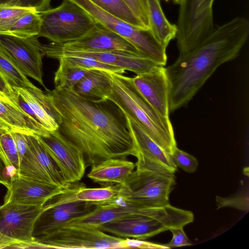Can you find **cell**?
<instances>
[{"label":"cell","mask_w":249,"mask_h":249,"mask_svg":"<svg viewBox=\"0 0 249 249\" xmlns=\"http://www.w3.org/2000/svg\"><path fill=\"white\" fill-rule=\"evenodd\" d=\"M166 0V1H168L169 0Z\"/></svg>","instance_id":"cell-43"},{"label":"cell","mask_w":249,"mask_h":249,"mask_svg":"<svg viewBox=\"0 0 249 249\" xmlns=\"http://www.w3.org/2000/svg\"><path fill=\"white\" fill-rule=\"evenodd\" d=\"M44 55L58 59L68 56H88L140 75L161 65L141 54L124 51L77 52L62 49L52 42L42 44Z\"/></svg>","instance_id":"cell-11"},{"label":"cell","mask_w":249,"mask_h":249,"mask_svg":"<svg viewBox=\"0 0 249 249\" xmlns=\"http://www.w3.org/2000/svg\"><path fill=\"white\" fill-rule=\"evenodd\" d=\"M147 12L150 30L165 47L167 48L177 33L176 25L171 24L166 18L160 0H141Z\"/></svg>","instance_id":"cell-24"},{"label":"cell","mask_w":249,"mask_h":249,"mask_svg":"<svg viewBox=\"0 0 249 249\" xmlns=\"http://www.w3.org/2000/svg\"><path fill=\"white\" fill-rule=\"evenodd\" d=\"M123 238L112 236L97 228L62 225L35 240L36 248L124 249Z\"/></svg>","instance_id":"cell-8"},{"label":"cell","mask_w":249,"mask_h":249,"mask_svg":"<svg viewBox=\"0 0 249 249\" xmlns=\"http://www.w3.org/2000/svg\"><path fill=\"white\" fill-rule=\"evenodd\" d=\"M41 142L58 167L68 184L76 183L84 176L86 162L83 152L57 130L38 136Z\"/></svg>","instance_id":"cell-9"},{"label":"cell","mask_w":249,"mask_h":249,"mask_svg":"<svg viewBox=\"0 0 249 249\" xmlns=\"http://www.w3.org/2000/svg\"><path fill=\"white\" fill-rule=\"evenodd\" d=\"M173 0L174 2H175L177 4H179L181 1V0Z\"/></svg>","instance_id":"cell-42"},{"label":"cell","mask_w":249,"mask_h":249,"mask_svg":"<svg viewBox=\"0 0 249 249\" xmlns=\"http://www.w3.org/2000/svg\"><path fill=\"white\" fill-rule=\"evenodd\" d=\"M85 10L98 23L118 34L130 42L143 55L164 66L167 55L165 48L150 29L134 26L98 7L89 0H70Z\"/></svg>","instance_id":"cell-6"},{"label":"cell","mask_w":249,"mask_h":249,"mask_svg":"<svg viewBox=\"0 0 249 249\" xmlns=\"http://www.w3.org/2000/svg\"><path fill=\"white\" fill-rule=\"evenodd\" d=\"M16 105L49 132L56 131L60 116L47 94L36 87L11 88Z\"/></svg>","instance_id":"cell-16"},{"label":"cell","mask_w":249,"mask_h":249,"mask_svg":"<svg viewBox=\"0 0 249 249\" xmlns=\"http://www.w3.org/2000/svg\"><path fill=\"white\" fill-rule=\"evenodd\" d=\"M175 183L174 175L136 169L122 184L117 202L140 207L165 206L170 204Z\"/></svg>","instance_id":"cell-5"},{"label":"cell","mask_w":249,"mask_h":249,"mask_svg":"<svg viewBox=\"0 0 249 249\" xmlns=\"http://www.w3.org/2000/svg\"><path fill=\"white\" fill-rule=\"evenodd\" d=\"M136 17L147 29H150V24L147 12L141 0H123Z\"/></svg>","instance_id":"cell-36"},{"label":"cell","mask_w":249,"mask_h":249,"mask_svg":"<svg viewBox=\"0 0 249 249\" xmlns=\"http://www.w3.org/2000/svg\"><path fill=\"white\" fill-rule=\"evenodd\" d=\"M0 74L11 88L36 87L17 67L0 42Z\"/></svg>","instance_id":"cell-27"},{"label":"cell","mask_w":249,"mask_h":249,"mask_svg":"<svg viewBox=\"0 0 249 249\" xmlns=\"http://www.w3.org/2000/svg\"><path fill=\"white\" fill-rule=\"evenodd\" d=\"M51 0H0V5L25 8L40 13L50 8Z\"/></svg>","instance_id":"cell-33"},{"label":"cell","mask_w":249,"mask_h":249,"mask_svg":"<svg viewBox=\"0 0 249 249\" xmlns=\"http://www.w3.org/2000/svg\"><path fill=\"white\" fill-rule=\"evenodd\" d=\"M55 44L62 49L71 51H124L142 54L127 40L98 23L80 38L62 45Z\"/></svg>","instance_id":"cell-17"},{"label":"cell","mask_w":249,"mask_h":249,"mask_svg":"<svg viewBox=\"0 0 249 249\" xmlns=\"http://www.w3.org/2000/svg\"><path fill=\"white\" fill-rule=\"evenodd\" d=\"M32 10L0 5V35H7L12 26L22 16Z\"/></svg>","instance_id":"cell-32"},{"label":"cell","mask_w":249,"mask_h":249,"mask_svg":"<svg viewBox=\"0 0 249 249\" xmlns=\"http://www.w3.org/2000/svg\"><path fill=\"white\" fill-rule=\"evenodd\" d=\"M176 166L188 173L195 172L198 166L196 159L192 155L178 149L177 147L171 154Z\"/></svg>","instance_id":"cell-34"},{"label":"cell","mask_w":249,"mask_h":249,"mask_svg":"<svg viewBox=\"0 0 249 249\" xmlns=\"http://www.w3.org/2000/svg\"><path fill=\"white\" fill-rule=\"evenodd\" d=\"M122 184L100 188H87L84 185L73 184L65 193L58 196L62 202L85 201L96 206L115 202L120 196Z\"/></svg>","instance_id":"cell-20"},{"label":"cell","mask_w":249,"mask_h":249,"mask_svg":"<svg viewBox=\"0 0 249 249\" xmlns=\"http://www.w3.org/2000/svg\"><path fill=\"white\" fill-rule=\"evenodd\" d=\"M0 119L14 131L25 134L46 136L50 133L19 107L1 99Z\"/></svg>","instance_id":"cell-22"},{"label":"cell","mask_w":249,"mask_h":249,"mask_svg":"<svg viewBox=\"0 0 249 249\" xmlns=\"http://www.w3.org/2000/svg\"><path fill=\"white\" fill-rule=\"evenodd\" d=\"M73 184L62 187L24 178L15 173L10 177L4 203L42 206L53 197L66 193Z\"/></svg>","instance_id":"cell-14"},{"label":"cell","mask_w":249,"mask_h":249,"mask_svg":"<svg viewBox=\"0 0 249 249\" xmlns=\"http://www.w3.org/2000/svg\"><path fill=\"white\" fill-rule=\"evenodd\" d=\"M11 132L17 146L19 160V168L16 173L24 178L52 183L29 147L25 134L13 130Z\"/></svg>","instance_id":"cell-23"},{"label":"cell","mask_w":249,"mask_h":249,"mask_svg":"<svg viewBox=\"0 0 249 249\" xmlns=\"http://www.w3.org/2000/svg\"><path fill=\"white\" fill-rule=\"evenodd\" d=\"M141 95L161 116L169 118L168 84L163 66L131 77Z\"/></svg>","instance_id":"cell-18"},{"label":"cell","mask_w":249,"mask_h":249,"mask_svg":"<svg viewBox=\"0 0 249 249\" xmlns=\"http://www.w3.org/2000/svg\"><path fill=\"white\" fill-rule=\"evenodd\" d=\"M40 26L39 14L31 12L20 18L12 26L7 35L21 38L37 37Z\"/></svg>","instance_id":"cell-30"},{"label":"cell","mask_w":249,"mask_h":249,"mask_svg":"<svg viewBox=\"0 0 249 249\" xmlns=\"http://www.w3.org/2000/svg\"><path fill=\"white\" fill-rule=\"evenodd\" d=\"M96 205L80 201L62 202L53 197L44 205L36 220L33 233L34 240L45 235L69 221L92 211Z\"/></svg>","instance_id":"cell-15"},{"label":"cell","mask_w":249,"mask_h":249,"mask_svg":"<svg viewBox=\"0 0 249 249\" xmlns=\"http://www.w3.org/2000/svg\"><path fill=\"white\" fill-rule=\"evenodd\" d=\"M249 35L248 19L236 17L214 27L192 50L165 68L169 111L185 106L220 65L236 57Z\"/></svg>","instance_id":"cell-2"},{"label":"cell","mask_w":249,"mask_h":249,"mask_svg":"<svg viewBox=\"0 0 249 249\" xmlns=\"http://www.w3.org/2000/svg\"><path fill=\"white\" fill-rule=\"evenodd\" d=\"M44 209L42 206L10 202L0 206V233L18 241L25 249L36 248L33 237L34 225Z\"/></svg>","instance_id":"cell-10"},{"label":"cell","mask_w":249,"mask_h":249,"mask_svg":"<svg viewBox=\"0 0 249 249\" xmlns=\"http://www.w3.org/2000/svg\"><path fill=\"white\" fill-rule=\"evenodd\" d=\"M39 14L41 26L37 37L47 38L57 44L80 38L98 24L85 10L70 0H63L57 7Z\"/></svg>","instance_id":"cell-4"},{"label":"cell","mask_w":249,"mask_h":249,"mask_svg":"<svg viewBox=\"0 0 249 249\" xmlns=\"http://www.w3.org/2000/svg\"><path fill=\"white\" fill-rule=\"evenodd\" d=\"M217 209L223 207H232L248 212L249 199L248 195H236L231 197L216 196Z\"/></svg>","instance_id":"cell-35"},{"label":"cell","mask_w":249,"mask_h":249,"mask_svg":"<svg viewBox=\"0 0 249 249\" xmlns=\"http://www.w3.org/2000/svg\"><path fill=\"white\" fill-rule=\"evenodd\" d=\"M108 13L137 27L149 30L136 17L123 0H89Z\"/></svg>","instance_id":"cell-29"},{"label":"cell","mask_w":249,"mask_h":249,"mask_svg":"<svg viewBox=\"0 0 249 249\" xmlns=\"http://www.w3.org/2000/svg\"><path fill=\"white\" fill-rule=\"evenodd\" d=\"M0 99L11 103L17 106L14 100V95L13 89H11V87L8 85V84L0 74Z\"/></svg>","instance_id":"cell-39"},{"label":"cell","mask_w":249,"mask_h":249,"mask_svg":"<svg viewBox=\"0 0 249 249\" xmlns=\"http://www.w3.org/2000/svg\"><path fill=\"white\" fill-rule=\"evenodd\" d=\"M60 116L56 130L83 152L92 166L108 158L136 157L137 151L126 118L113 102H93L73 90H47Z\"/></svg>","instance_id":"cell-1"},{"label":"cell","mask_w":249,"mask_h":249,"mask_svg":"<svg viewBox=\"0 0 249 249\" xmlns=\"http://www.w3.org/2000/svg\"><path fill=\"white\" fill-rule=\"evenodd\" d=\"M25 249L22 243L0 233V249Z\"/></svg>","instance_id":"cell-40"},{"label":"cell","mask_w":249,"mask_h":249,"mask_svg":"<svg viewBox=\"0 0 249 249\" xmlns=\"http://www.w3.org/2000/svg\"><path fill=\"white\" fill-rule=\"evenodd\" d=\"M111 89L110 72L94 69L88 71L73 91L86 100L101 102L107 100Z\"/></svg>","instance_id":"cell-21"},{"label":"cell","mask_w":249,"mask_h":249,"mask_svg":"<svg viewBox=\"0 0 249 249\" xmlns=\"http://www.w3.org/2000/svg\"><path fill=\"white\" fill-rule=\"evenodd\" d=\"M125 116L137 151L136 169L174 175L177 166L171 154L157 144L135 121Z\"/></svg>","instance_id":"cell-12"},{"label":"cell","mask_w":249,"mask_h":249,"mask_svg":"<svg viewBox=\"0 0 249 249\" xmlns=\"http://www.w3.org/2000/svg\"><path fill=\"white\" fill-rule=\"evenodd\" d=\"M62 57H64L68 61L74 65L88 70H100L118 74H124L125 71L116 66L100 62L95 59L88 56H68Z\"/></svg>","instance_id":"cell-31"},{"label":"cell","mask_w":249,"mask_h":249,"mask_svg":"<svg viewBox=\"0 0 249 249\" xmlns=\"http://www.w3.org/2000/svg\"><path fill=\"white\" fill-rule=\"evenodd\" d=\"M33 36L21 38L0 35V42L19 70L45 87L42 79V44Z\"/></svg>","instance_id":"cell-13"},{"label":"cell","mask_w":249,"mask_h":249,"mask_svg":"<svg viewBox=\"0 0 249 249\" xmlns=\"http://www.w3.org/2000/svg\"><path fill=\"white\" fill-rule=\"evenodd\" d=\"M58 60L59 66L54 77V89L72 91L89 70L72 64L64 57Z\"/></svg>","instance_id":"cell-26"},{"label":"cell","mask_w":249,"mask_h":249,"mask_svg":"<svg viewBox=\"0 0 249 249\" xmlns=\"http://www.w3.org/2000/svg\"><path fill=\"white\" fill-rule=\"evenodd\" d=\"M11 127L0 119V159L8 170L17 173L19 160L17 146L12 134Z\"/></svg>","instance_id":"cell-28"},{"label":"cell","mask_w":249,"mask_h":249,"mask_svg":"<svg viewBox=\"0 0 249 249\" xmlns=\"http://www.w3.org/2000/svg\"><path fill=\"white\" fill-rule=\"evenodd\" d=\"M28 145L37 160L50 179L51 182L62 187H69L71 184H67L57 165L48 153L37 135L25 134Z\"/></svg>","instance_id":"cell-25"},{"label":"cell","mask_w":249,"mask_h":249,"mask_svg":"<svg viewBox=\"0 0 249 249\" xmlns=\"http://www.w3.org/2000/svg\"><path fill=\"white\" fill-rule=\"evenodd\" d=\"M8 170L3 161L0 159V183L7 188L10 182V177L7 175Z\"/></svg>","instance_id":"cell-41"},{"label":"cell","mask_w":249,"mask_h":249,"mask_svg":"<svg viewBox=\"0 0 249 249\" xmlns=\"http://www.w3.org/2000/svg\"><path fill=\"white\" fill-rule=\"evenodd\" d=\"M123 244L124 249L139 248L150 249H168L165 245L156 244L143 240L131 238H124Z\"/></svg>","instance_id":"cell-38"},{"label":"cell","mask_w":249,"mask_h":249,"mask_svg":"<svg viewBox=\"0 0 249 249\" xmlns=\"http://www.w3.org/2000/svg\"><path fill=\"white\" fill-rule=\"evenodd\" d=\"M111 92L107 100L135 121L161 148L171 154L177 146L169 118L160 115L134 85L131 77L110 72Z\"/></svg>","instance_id":"cell-3"},{"label":"cell","mask_w":249,"mask_h":249,"mask_svg":"<svg viewBox=\"0 0 249 249\" xmlns=\"http://www.w3.org/2000/svg\"><path fill=\"white\" fill-rule=\"evenodd\" d=\"M136 167L125 159L108 158L91 166L88 177L103 186L124 184Z\"/></svg>","instance_id":"cell-19"},{"label":"cell","mask_w":249,"mask_h":249,"mask_svg":"<svg viewBox=\"0 0 249 249\" xmlns=\"http://www.w3.org/2000/svg\"><path fill=\"white\" fill-rule=\"evenodd\" d=\"M169 231L172 233L173 237L169 243L165 245L168 249L191 245L183 227L173 228Z\"/></svg>","instance_id":"cell-37"},{"label":"cell","mask_w":249,"mask_h":249,"mask_svg":"<svg viewBox=\"0 0 249 249\" xmlns=\"http://www.w3.org/2000/svg\"><path fill=\"white\" fill-rule=\"evenodd\" d=\"M194 219L193 213L186 210L160 216L134 214L107 222L98 229L117 237L144 240L171 228H183Z\"/></svg>","instance_id":"cell-7"}]
</instances>
